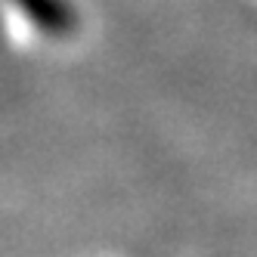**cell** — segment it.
Returning a JSON list of instances; mask_svg holds the SVG:
<instances>
[{"label":"cell","mask_w":257,"mask_h":257,"mask_svg":"<svg viewBox=\"0 0 257 257\" xmlns=\"http://www.w3.org/2000/svg\"><path fill=\"white\" fill-rule=\"evenodd\" d=\"M19 4L25 7V13L31 19L38 25H44L47 31H68L75 25L71 10L65 4H59V0H19Z\"/></svg>","instance_id":"cell-1"}]
</instances>
